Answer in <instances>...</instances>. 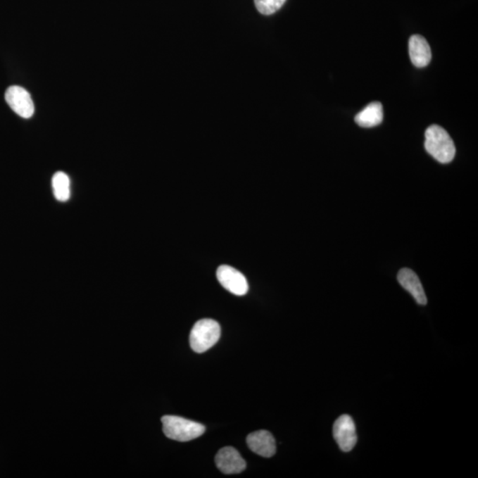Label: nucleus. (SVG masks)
I'll return each instance as SVG.
<instances>
[{"label":"nucleus","mask_w":478,"mask_h":478,"mask_svg":"<svg viewBox=\"0 0 478 478\" xmlns=\"http://www.w3.org/2000/svg\"><path fill=\"white\" fill-rule=\"evenodd\" d=\"M53 189L55 198L65 202L70 198V179L63 172H57L53 177Z\"/></svg>","instance_id":"nucleus-12"},{"label":"nucleus","mask_w":478,"mask_h":478,"mask_svg":"<svg viewBox=\"0 0 478 478\" xmlns=\"http://www.w3.org/2000/svg\"><path fill=\"white\" fill-rule=\"evenodd\" d=\"M163 432L167 438L175 441H191L204 434V425L175 415H165L161 418Z\"/></svg>","instance_id":"nucleus-2"},{"label":"nucleus","mask_w":478,"mask_h":478,"mask_svg":"<svg viewBox=\"0 0 478 478\" xmlns=\"http://www.w3.org/2000/svg\"><path fill=\"white\" fill-rule=\"evenodd\" d=\"M398 283L413 296L415 301L420 305L427 304V297L422 287L420 279L414 271L404 268L398 274Z\"/></svg>","instance_id":"nucleus-9"},{"label":"nucleus","mask_w":478,"mask_h":478,"mask_svg":"<svg viewBox=\"0 0 478 478\" xmlns=\"http://www.w3.org/2000/svg\"><path fill=\"white\" fill-rule=\"evenodd\" d=\"M216 277L222 287L233 294L244 296L249 292V287L246 278L236 268L228 265H222L216 271Z\"/></svg>","instance_id":"nucleus-6"},{"label":"nucleus","mask_w":478,"mask_h":478,"mask_svg":"<svg viewBox=\"0 0 478 478\" xmlns=\"http://www.w3.org/2000/svg\"><path fill=\"white\" fill-rule=\"evenodd\" d=\"M221 337V327L213 319H202L196 322L190 334L191 349L202 353L214 346Z\"/></svg>","instance_id":"nucleus-3"},{"label":"nucleus","mask_w":478,"mask_h":478,"mask_svg":"<svg viewBox=\"0 0 478 478\" xmlns=\"http://www.w3.org/2000/svg\"><path fill=\"white\" fill-rule=\"evenodd\" d=\"M5 99L13 112L23 118L29 119L35 112V106L26 89L13 85L6 89Z\"/></svg>","instance_id":"nucleus-4"},{"label":"nucleus","mask_w":478,"mask_h":478,"mask_svg":"<svg viewBox=\"0 0 478 478\" xmlns=\"http://www.w3.org/2000/svg\"><path fill=\"white\" fill-rule=\"evenodd\" d=\"M215 464L222 473L239 474L246 470V463L233 447L222 448L215 456Z\"/></svg>","instance_id":"nucleus-7"},{"label":"nucleus","mask_w":478,"mask_h":478,"mask_svg":"<svg viewBox=\"0 0 478 478\" xmlns=\"http://www.w3.org/2000/svg\"><path fill=\"white\" fill-rule=\"evenodd\" d=\"M409 56L412 63L417 68L427 67L432 61V51L427 40L424 37L414 35L408 43Z\"/></svg>","instance_id":"nucleus-10"},{"label":"nucleus","mask_w":478,"mask_h":478,"mask_svg":"<svg viewBox=\"0 0 478 478\" xmlns=\"http://www.w3.org/2000/svg\"><path fill=\"white\" fill-rule=\"evenodd\" d=\"M285 2L287 0H254L258 11L264 15H273L284 5Z\"/></svg>","instance_id":"nucleus-13"},{"label":"nucleus","mask_w":478,"mask_h":478,"mask_svg":"<svg viewBox=\"0 0 478 478\" xmlns=\"http://www.w3.org/2000/svg\"><path fill=\"white\" fill-rule=\"evenodd\" d=\"M383 119V106L380 102H372L358 113L356 122L363 128H372L379 125Z\"/></svg>","instance_id":"nucleus-11"},{"label":"nucleus","mask_w":478,"mask_h":478,"mask_svg":"<svg viewBox=\"0 0 478 478\" xmlns=\"http://www.w3.org/2000/svg\"><path fill=\"white\" fill-rule=\"evenodd\" d=\"M424 147L428 153L440 163H449L455 159V143L449 134L439 125H432L426 130Z\"/></svg>","instance_id":"nucleus-1"},{"label":"nucleus","mask_w":478,"mask_h":478,"mask_svg":"<svg viewBox=\"0 0 478 478\" xmlns=\"http://www.w3.org/2000/svg\"><path fill=\"white\" fill-rule=\"evenodd\" d=\"M247 445L256 455L272 457L277 451L276 440L270 432L258 431L251 433L246 439Z\"/></svg>","instance_id":"nucleus-8"},{"label":"nucleus","mask_w":478,"mask_h":478,"mask_svg":"<svg viewBox=\"0 0 478 478\" xmlns=\"http://www.w3.org/2000/svg\"><path fill=\"white\" fill-rule=\"evenodd\" d=\"M333 436L343 452L352 451L357 442L356 428L348 415L339 416L333 426Z\"/></svg>","instance_id":"nucleus-5"}]
</instances>
